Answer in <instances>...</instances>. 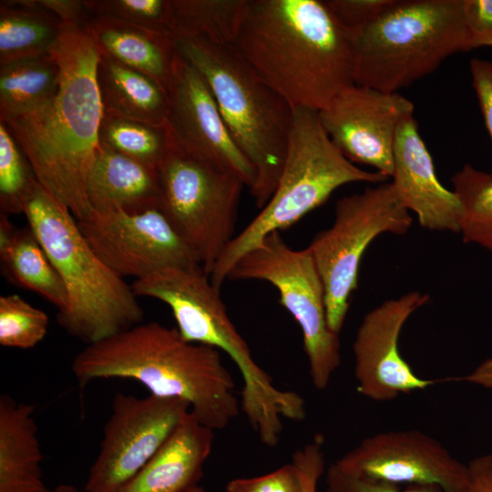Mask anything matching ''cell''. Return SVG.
Instances as JSON below:
<instances>
[{"label": "cell", "instance_id": "obj_1", "mask_svg": "<svg viewBox=\"0 0 492 492\" xmlns=\"http://www.w3.org/2000/svg\"><path fill=\"white\" fill-rule=\"evenodd\" d=\"M50 53L60 67L53 97L39 108L0 118L32 166L39 184L77 220L92 211L86 181L98 148L103 116L97 79L100 55L87 30L64 25Z\"/></svg>", "mask_w": 492, "mask_h": 492}, {"label": "cell", "instance_id": "obj_2", "mask_svg": "<svg viewBox=\"0 0 492 492\" xmlns=\"http://www.w3.org/2000/svg\"><path fill=\"white\" fill-rule=\"evenodd\" d=\"M233 46L293 108L320 111L355 84L351 35L322 0H249Z\"/></svg>", "mask_w": 492, "mask_h": 492}, {"label": "cell", "instance_id": "obj_3", "mask_svg": "<svg viewBox=\"0 0 492 492\" xmlns=\"http://www.w3.org/2000/svg\"><path fill=\"white\" fill-rule=\"evenodd\" d=\"M71 370L81 388L97 379H129L152 395L184 400L196 419L213 431L225 429L241 409L220 351L188 342L176 327L158 322L86 345Z\"/></svg>", "mask_w": 492, "mask_h": 492}, {"label": "cell", "instance_id": "obj_4", "mask_svg": "<svg viewBox=\"0 0 492 492\" xmlns=\"http://www.w3.org/2000/svg\"><path fill=\"white\" fill-rule=\"evenodd\" d=\"M24 214L66 288L56 321L67 334L87 345L143 322L132 286L97 257L66 205L39 184Z\"/></svg>", "mask_w": 492, "mask_h": 492}, {"label": "cell", "instance_id": "obj_5", "mask_svg": "<svg viewBox=\"0 0 492 492\" xmlns=\"http://www.w3.org/2000/svg\"><path fill=\"white\" fill-rule=\"evenodd\" d=\"M178 53L208 83L237 146L256 173L250 192L261 210L282 173L294 108L241 56L233 45L173 35Z\"/></svg>", "mask_w": 492, "mask_h": 492}, {"label": "cell", "instance_id": "obj_6", "mask_svg": "<svg viewBox=\"0 0 492 492\" xmlns=\"http://www.w3.org/2000/svg\"><path fill=\"white\" fill-rule=\"evenodd\" d=\"M131 286L138 297L167 304L186 341L216 348L232 360L242 379L241 410L252 430L272 431L296 413L299 394L279 388L254 360L227 313L220 290L200 264L160 268Z\"/></svg>", "mask_w": 492, "mask_h": 492}, {"label": "cell", "instance_id": "obj_7", "mask_svg": "<svg viewBox=\"0 0 492 492\" xmlns=\"http://www.w3.org/2000/svg\"><path fill=\"white\" fill-rule=\"evenodd\" d=\"M351 37L354 83L394 93L473 49L463 0H394Z\"/></svg>", "mask_w": 492, "mask_h": 492}, {"label": "cell", "instance_id": "obj_8", "mask_svg": "<svg viewBox=\"0 0 492 492\" xmlns=\"http://www.w3.org/2000/svg\"><path fill=\"white\" fill-rule=\"evenodd\" d=\"M389 178L346 159L323 128L318 111L294 108L286 157L276 187L260 212L230 242L210 278L220 290L234 264L272 232L295 224L334 190L354 182L379 184Z\"/></svg>", "mask_w": 492, "mask_h": 492}, {"label": "cell", "instance_id": "obj_9", "mask_svg": "<svg viewBox=\"0 0 492 492\" xmlns=\"http://www.w3.org/2000/svg\"><path fill=\"white\" fill-rule=\"evenodd\" d=\"M166 126L168 149L158 168L159 208L210 276L236 235L238 209L246 185L234 170L189 151Z\"/></svg>", "mask_w": 492, "mask_h": 492}, {"label": "cell", "instance_id": "obj_10", "mask_svg": "<svg viewBox=\"0 0 492 492\" xmlns=\"http://www.w3.org/2000/svg\"><path fill=\"white\" fill-rule=\"evenodd\" d=\"M412 222L392 182L375 184L337 200L333 223L319 231L307 247L323 283L332 332L340 334L343 329L368 246L384 233L405 234Z\"/></svg>", "mask_w": 492, "mask_h": 492}, {"label": "cell", "instance_id": "obj_11", "mask_svg": "<svg viewBox=\"0 0 492 492\" xmlns=\"http://www.w3.org/2000/svg\"><path fill=\"white\" fill-rule=\"evenodd\" d=\"M228 280L262 281L277 289L302 331L313 385L325 389L340 365L341 344L328 325L324 287L309 249L294 250L281 232H272L239 259Z\"/></svg>", "mask_w": 492, "mask_h": 492}, {"label": "cell", "instance_id": "obj_12", "mask_svg": "<svg viewBox=\"0 0 492 492\" xmlns=\"http://www.w3.org/2000/svg\"><path fill=\"white\" fill-rule=\"evenodd\" d=\"M178 398L118 393L104 425L99 449L87 474V492H114L158 453L185 415Z\"/></svg>", "mask_w": 492, "mask_h": 492}, {"label": "cell", "instance_id": "obj_13", "mask_svg": "<svg viewBox=\"0 0 492 492\" xmlns=\"http://www.w3.org/2000/svg\"><path fill=\"white\" fill-rule=\"evenodd\" d=\"M77 222L97 257L124 279L138 280L167 266L200 264L159 208L92 211Z\"/></svg>", "mask_w": 492, "mask_h": 492}, {"label": "cell", "instance_id": "obj_14", "mask_svg": "<svg viewBox=\"0 0 492 492\" xmlns=\"http://www.w3.org/2000/svg\"><path fill=\"white\" fill-rule=\"evenodd\" d=\"M334 464L354 476L398 486H434L443 492H466L468 483L467 464L416 429L369 436Z\"/></svg>", "mask_w": 492, "mask_h": 492}, {"label": "cell", "instance_id": "obj_15", "mask_svg": "<svg viewBox=\"0 0 492 492\" xmlns=\"http://www.w3.org/2000/svg\"><path fill=\"white\" fill-rule=\"evenodd\" d=\"M415 106L399 92L353 84L318 111L333 143L353 163L366 165L388 178L400 124Z\"/></svg>", "mask_w": 492, "mask_h": 492}, {"label": "cell", "instance_id": "obj_16", "mask_svg": "<svg viewBox=\"0 0 492 492\" xmlns=\"http://www.w3.org/2000/svg\"><path fill=\"white\" fill-rule=\"evenodd\" d=\"M429 298L426 293L411 291L383 302L364 315L353 343L354 374L360 395L375 402H388L438 382L417 375L399 350L405 323Z\"/></svg>", "mask_w": 492, "mask_h": 492}, {"label": "cell", "instance_id": "obj_17", "mask_svg": "<svg viewBox=\"0 0 492 492\" xmlns=\"http://www.w3.org/2000/svg\"><path fill=\"white\" fill-rule=\"evenodd\" d=\"M167 93L166 123L173 137L193 154L234 170L251 192L254 169L234 141L208 83L179 54Z\"/></svg>", "mask_w": 492, "mask_h": 492}, {"label": "cell", "instance_id": "obj_18", "mask_svg": "<svg viewBox=\"0 0 492 492\" xmlns=\"http://www.w3.org/2000/svg\"><path fill=\"white\" fill-rule=\"evenodd\" d=\"M391 178L402 202L415 213L422 227L460 232L463 206L454 190L439 181L414 116L403 120L398 128Z\"/></svg>", "mask_w": 492, "mask_h": 492}, {"label": "cell", "instance_id": "obj_19", "mask_svg": "<svg viewBox=\"0 0 492 492\" xmlns=\"http://www.w3.org/2000/svg\"><path fill=\"white\" fill-rule=\"evenodd\" d=\"M214 431L189 412L144 467L114 492H190L200 486Z\"/></svg>", "mask_w": 492, "mask_h": 492}, {"label": "cell", "instance_id": "obj_20", "mask_svg": "<svg viewBox=\"0 0 492 492\" xmlns=\"http://www.w3.org/2000/svg\"><path fill=\"white\" fill-rule=\"evenodd\" d=\"M92 211L141 212L159 208L158 169L98 145L86 181Z\"/></svg>", "mask_w": 492, "mask_h": 492}, {"label": "cell", "instance_id": "obj_21", "mask_svg": "<svg viewBox=\"0 0 492 492\" xmlns=\"http://www.w3.org/2000/svg\"><path fill=\"white\" fill-rule=\"evenodd\" d=\"M87 32L101 56L149 76L168 90L179 56L171 36L105 16H92Z\"/></svg>", "mask_w": 492, "mask_h": 492}, {"label": "cell", "instance_id": "obj_22", "mask_svg": "<svg viewBox=\"0 0 492 492\" xmlns=\"http://www.w3.org/2000/svg\"><path fill=\"white\" fill-rule=\"evenodd\" d=\"M35 410L0 395V492H51L43 478Z\"/></svg>", "mask_w": 492, "mask_h": 492}, {"label": "cell", "instance_id": "obj_23", "mask_svg": "<svg viewBox=\"0 0 492 492\" xmlns=\"http://www.w3.org/2000/svg\"><path fill=\"white\" fill-rule=\"evenodd\" d=\"M97 79L103 110L157 126L166 124L168 93L149 76L100 56Z\"/></svg>", "mask_w": 492, "mask_h": 492}, {"label": "cell", "instance_id": "obj_24", "mask_svg": "<svg viewBox=\"0 0 492 492\" xmlns=\"http://www.w3.org/2000/svg\"><path fill=\"white\" fill-rule=\"evenodd\" d=\"M64 23L36 0L0 2V67L50 54Z\"/></svg>", "mask_w": 492, "mask_h": 492}, {"label": "cell", "instance_id": "obj_25", "mask_svg": "<svg viewBox=\"0 0 492 492\" xmlns=\"http://www.w3.org/2000/svg\"><path fill=\"white\" fill-rule=\"evenodd\" d=\"M3 275L16 286L35 292L56 307L67 306V294L56 268L29 226L0 237Z\"/></svg>", "mask_w": 492, "mask_h": 492}, {"label": "cell", "instance_id": "obj_26", "mask_svg": "<svg viewBox=\"0 0 492 492\" xmlns=\"http://www.w3.org/2000/svg\"><path fill=\"white\" fill-rule=\"evenodd\" d=\"M60 67L53 54L0 67V118L32 111L56 94Z\"/></svg>", "mask_w": 492, "mask_h": 492}, {"label": "cell", "instance_id": "obj_27", "mask_svg": "<svg viewBox=\"0 0 492 492\" xmlns=\"http://www.w3.org/2000/svg\"><path fill=\"white\" fill-rule=\"evenodd\" d=\"M249 0H172V34L216 45H233Z\"/></svg>", "mask_w": 492, "mask_h": 492}, {"label": "cell", "instance_id": "obj_28", "mask_svg": "<svg viewBox=\"0 0 492 492\" xmlns=\"http://www.w3.org/2000/svg\"><path fill=\"white\" fill-rule=\"evenodd\" d=\"M98 143L158 169L169 144L166 124L157 126L103 110Z\"/></svg>", "mask_w": 492, "mask_h": 492}, {"label": "cell", "instance_id": "obj_29", "mask_svg": "<svg viewBox=\"0 0 492 492\" xmlns=\"http://www.w3.org/2000/svg\"><path fill=\"white\" fill-rule=\"evenodd\" d=\"M463 206L462 240L492 251V173L465 164L452 177Z\"/></svg>", "mask_w": 492, "mask_h": 492}, {"label": "cell", "instance_id": "obj_30", "mask_svg": "<svg viewBox=\"0 0 492 492\" xmlns=\"http://www.w3.org/2000/svg\"><path fill=\"white\" fill-rule=\"evenodd\" d=\"M38 185L28 159L5 124L0 121L1 213H24Z\"/></svg>", "mask_w": 492, "mask_h": 492}, {"label": "cell", "instance_id": "obj_31", "mask_svg": "<svg viewBox=\"0 0 492 492\" xmlns=\"http://www.w3.org/2000/svg\"><path fill=\"white\" fill-rule=\"evenodd\" d=\"M49 326L46 313L11 293L0 297V344L4 347L29 349L46 336Z\"/></svg>", "mask_w": 492, "mask_h": 492}, {"label": "cell", "instance_id": "obj_32", "mask_svg": "<svg viewBox=\"0 0 492 492\" xmlns=\"http://www.w3.org/2000/svg\"><path fill=\"white\" fill-rule=\"evenodd\" d=\"M92 16L128 22L172 36L175 24L172 0H84Z\"/></svg>", "mask_w": 492, "mask_h": 492}, {"label": "cell", "instance_id": "obj_33", "mask_svg": "<svg viewBox=\"0 0 492 492\" xmlns=\"http://www.w3.org/2000/svg\"><path fill=\"white\" fill-rule=\"evenodd\" d=\"M225 492H304L297 466L292 462L265 475L229 481Z\"/></svg>", "mask_w": 492, "mask_h": 492}, {"label": "cell", "instance_id": "obj_34", "mask_svg": "<svg viewBox=\"0 0 492 492\" xmlns=\"http://www.w3.org/2000/svg\"><path fill=\"white\" fill-rule=\"evenodd\" d=\"M337 22L350 35L375 20L394 0H325Z\"/></svg>", "mask_w": 492, "mask_h": 492}, {"label": "cell", "instance_id": "obj_35", "mask_svg": "<svg viewBox=\"0 0 492 492\" xmlns=\"http://www.w3.org/2000/svg\"><path fill=\"white\" fill-rule=\"evenodd\" d=\"M325 492H443L434 486H406L365 479L340 469L334 463L325 475Z\"/></svg>", "mask_w": 492, "mask_h": 492}, {"label": "cell", "instance_id": "obj_36", "mask_svg": "<svg viewBox=\"0 0 492 492\" xmlns=\"http://www.w3.org/2000/svg\"><path fill=\"white\" fill-rule=\"evenodd\" d=\"M463 15L473 49L492 46V0H463Z\"/></svg>", "mask_w": 492, "mask_h": 492}, {"label": "cell", "instance_id": "obj_37", "mask_svg": "<svg viewBox=\"0 0 492 492\" xmlns=\"http://www.w3.org/2000/svg\"><path fill=\"white\" fill-rule=\"evenodd\" d=\"M323 444L322 436H316L292 456V462L299 468L304 492L317 491L318 482L324 471Z\"/></svg>", "mask_w": 492, "mask_h": 492}, {"label": "cell", "instance_id": "obj_38", "mask_svg": "<svg viewBox=\"0 0 492 492\" xmlns=\"http://www.w3.org/2000/svg\"><path fill=\"white\" fill-rule=\"evenodd\" d=\"M469 71L472 87L492 141V61L472 58ZM490 172L492 173V170Z\"/></svg>", "mask_w": 492, "mask_h": 492}, {"label": "cell", "instance_id": "obj_39", "mask_svg": "<svg viewBox=\"0 0 492 492\" xmlns=\"http://www.w3.org/2000/svg\"><path fill=\"white\" fill-rule=\"evenodd\" d=\"M36 2L54 13L64 25L87 30L92 18L84 0H36Z\"/></svg>", "mask_w": 492, "mask_h": 492}, {"label": "cell", "instance_id": "obj_40", "mask_svg": "<svg viewBox=\"0 0 492 492\" xmlns=\"http://www.w3.org/2000/svg\"><path fill=\"white\" fill-rule=\"evenodd\" d=\"M466 492H492V454L478 456L467 464Z\"/></svg>", "mask_w": 492, "mask_h": 492}, {"label": "cell", "instance_id": "obj_41", "mask_svg": "<svg viewBox=\"0 0 492 492\" xmlns=\"http://www.w3.org/2000/svg\"><path fill=\"white\" fill-rule=\"evenodd\" d=\"M460 380L492 389V356L480 363L471 373Z\"/></svg>", "mask_w": 492, "mask_h": 492}, {"label": "cell", "instance_id": "obj_42", "mask_svg": "<svg viewBox=\"0 0 492 492\" xmlns=\"http://www.w3.org/2000/svg\"><path fill=\"white\" fill-rule=\"evenodd\" d=\"M54 492H78V490L72 485L60 484L55 488ZM190 492H206V491L202 487L198 486L192 488Z\"/></svg>", "mask_w": 492, "mask_h": 492}]
</instances>
